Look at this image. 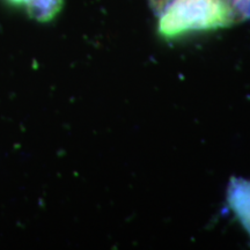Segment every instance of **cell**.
<instances>
[{"instance_id": "3957f363", "label": "cell", "mask_w": 250, "mask_h": 250, "mask_svg": "<svg viewBox=\"0 0 250 250\" xmlns=\"http://www.w3.org/2000/svg\"><path fill=\"white\" fill-rule=\"evenodd\" d=\"M64 0H23L22 7L34 20L48 22L59 13Z\"/></svg>"}, {"instance_id": "277c9868", "label": "cell", "mask_w": 250, "mask_h": 250, "mask_svg": "<svg viewBox=\"0 0 250 250\" xmlns=\"http://www.w3.org/2000/svg\"><path fill=\"white\" fill-rule=\"evenodd\" d=\"M234 19L236 23L250 19V0H229Z\"/></svg>"}, {"instance_id": "7a4b0ae2", "label": "cell", "mask_w": 250, "mask_h": 250, "mask_svg": "<svg viewBox=\"0 0 250 250\" xmlns=\"http://www.w3.org/2000/svg\"><path fill=\"white\" fill-rule=\"evenodd\" d=\"M228 203L250 235V181L233 180L228 188Z\"/></svg>"}, {"instance_id": "5b68a950", "label": "cell", "mask_w": 250, "mask_h": 250, "mask_svg": "<svg viewBox=\"0 0 250 250\" xmlns=\"http://www.w3.org/2000/svg\"><path fill=\"white\" fill-rule=\"evenodd\" d=\"M9 4L15 5V6H22L23 0H7Z\"/></svg>"}, {"instance_id": "6da1fadb", "label": "cell", "mask_w": 250, "mask_h": 250, "mask_svg": "<svg viewBox=\"0 0 250 250\" xmlns=\"http://www.w3.org/2000/svg\"><path fill=\"white\" fill-rule=\"evenodd\" d=\"M166 37L235 24L229 0H149Z\"/></svg>"}]
</instances>
